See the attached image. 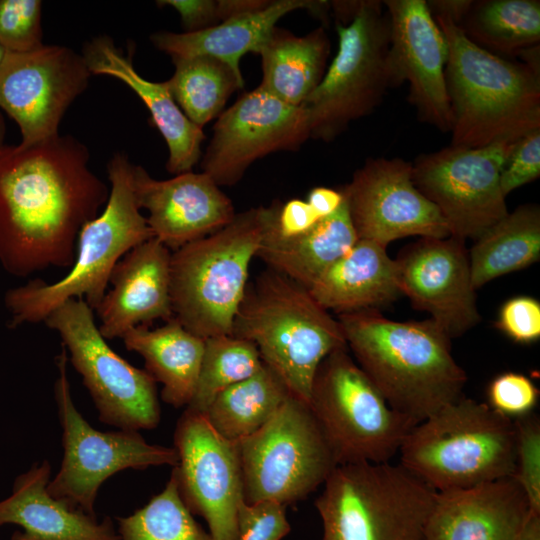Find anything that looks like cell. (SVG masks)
<instances>
[{
    "label": "cell",
    "instance_id": "1",
    "mask_svg": "<svg viewBox=\"0 0 540 540\" xmlns=\"http://www.w3.org/2000/svg\"><path fill=\"white\" fill-rule=\"evenodd\" d=\"M89 157L70 135L0 148V264L8 273L71 267L81 228L110 191Z\"/></svg>",
    "mask_w": 540,
    "mask_h": 540
},
{
    "label": "cell",
    "instance_id": "2",
    "mask_svg": "<svg viewBox=\"0 0 540 540\" xmlns=\"http://www.w3.org/2000/svg\"><path fill=\"white\" fill-rule=\"evenodd\" d=\"M347 347L389 405L415 424L462 397L465 371L431 319L398 322L375 309L339 314Z\"/></svg>",
    "mask_w": 540,
    "mask_h": 540
},
{
    "label": "cell",
    "instance_id": "3",
    "mask_svg": "<svg viewBox=\"0 0 540 540\" xmlns=\"http://www.w3.org/2000/svg\"><path fill=\"white\" fill-rule=\"evenodd\" d=\"M434 19L448 44L451 145L480 147L539 128V73L479 47L449 20Z\"/></svg>",
    "mask_w": 540,
    "mask_h": 540
},
{
    "label": "cell",
    "instance_id": "4",
    "mask_svg": "<svg viewBox=\"0 0 540 540\" xmlns=\"http://www.w3.org/2000/svg\"><path fill=\"white\" fill-rule=\"evenodd\" d=\"M134 168L123 152H117L108 162V200L100 214L81 228L74 262L64 277L53 283L31 280L6 292L4 303L12 328L44 322L52 311L71 299H83L96 310L119 260L153 238L137 202Z\"/></svg>",
    "mask_w": 540,
    "mask_h": 540
},
{
    "label": "cell",
    "instance_id": "5",
    "mask_svg": "<svg viewBox=\"0 0 540 540\" xmlns=\"http://www.w3.org/2000/svg\"><path fill=\"white\" fill-rule=\"evenodd\" d=\"M232 335L252 342L262 362L307 404L321 362L347 347L339 321L309 290L270 269L247 286Z\"/></svg>",
    "mask_w": 540,
    "mask_h": 540
},
{
    "label": "cell",
    "instance_id": "6",
    "mask_svg": "<svg viewBox=\"0 0 540 540\" xmlns=\"http://www.w3.org/2000/svg\"><path fill=\"white\" fill-rule=\"evenodd\" d=\"M280 202L236 213L223 228L171 254L173 318L207 339L232 335L249 268Z\"/></svg>",
    "mask_w": 540,
    "mask_h": 540
},
{
    "label": "cell",
    "instance_id": "7",
    "mask_svg": "<svg viewBox=\"0 0 540 540\" xmlns=\"http://www.w3.org/2000/svg\"><path fill=\"white\" fill-rule=\"evenodd\" d=\"M398 453L400 464L436 492L468 489L513 476L515 424L462 396L417 423Z\"/></svg>",
    "mask_w": 540,
    "mask_h": 540
},
{
    "label": "cell",
    "instance_id": "8",
    "mask_svg": "<svg viewBox=\"0 0 540 540\" xmlns=\"http://www.w3.org/2000/svg\"><path fill=\"white\" fill-rule=\"evenodd\" d=\"M436 495L401 464L337 465L315 500L323 540H426Z\"/></svg>",
    "mask_w": 540,
    "mask_h": 540
},
{
    "label": "cell",
    "instance_id": "9",
    "mask_svg": "<svg viewBox=\"0 0 540 540\" xmlns=\"http://www.w3.org/2000/svg\"><path fill=\"white\" fill-rule=\"evenodd\" d=\"M308 405L337 465L390 462L416 425L389 405L348 347L321 362Z\"/></svg>",
    "mask_w": 540,
    "mask_h": 540
},
{
    "label": "cell",
    "instance_id": "10",
    "mask_svg": "<svg viewBox=\"0 0 540 540\" xmlns=\"http://www.w3.org/2000/svg\"><path fill=\"white\" fill-rule=\"evenodd\" d=\"M383 2L361 1L353 18L336 25L338 50L320 83L303 102L310 138L331 141L370 114L393 87L390 28Z\"/></svg>",
    "mask_w": 540,
    "mask_h": 540
},
{
    "label": "cell",
    "instance_id": "11",
    "mask_svg": "<svg viewBox=\"0 0 540 540\" xmlns=\"http://www.w3.org/2000/svg\"><path fill=\"white\" fill-rule=\"evenodd\" d=\"M236 442L246 503H296L337 466L309 405L292 394L264 426Z\"/></svg>",
    "mask_w": 540,
    "mask_h": 540
},
{
    "label": "cell",
    "instance_id": "12",
    "mask_svg": "<svg viewBox=\"0 0 540 540\" xmlns=\"http://www.w3.org/2000/svg\"><path fill=\"white\" fill-rule=\"evenodd\" d=\"M68 353L56 357L58 377L54 397L62 427L63 459L47 485L48 492L70 506L95 515L98 490L109 477L126 470L176 466L174 447L149 444L138 431L103 432L93 428L76 408L67 374Z\"/></svg>",
    "mask_w": 540,
    "mask_h": 540
},
{
    "label": "cell",
    "instance_id": "13",
    "mask_svg": "<svg viewBox=\"0 0 540 540\" xmlns=\"http://www.w3.org/2000/svg\"><path fill=\"white\" fill-rule=\"evenodd\" d=\"M44 322L61 337L102 423L133 431L157 427L161 412L156 381L107 344L85 300L66 301Z\"/></svg>",
    "mask_w": 540,
    "mask_h": 540
},
{
    "label": "cell",
    "instance_id": "14",
    "mask_svg": "<svg viewBox=\"0 0 540 540\" xmlns=\"http://www.w3.org/2000/svg\"><path fill=\"white\" fill-rule=\"evenodd\" d=\"M520 138L480 147L450 145L412 163L414 185L436 206L451 237L476 240L508 214L500 175Z\"/></svg>",
    "mask_w": 540,
    "mask_h": 540
},
{
    "label": "cell",
    "instance_id": "15",
    "mask_svg": "<svg viewBox=\"0 0 540 540\" xmlns=\"http://www.w3.org/2000/svg\"><path fill=\"white\" fill-rule=\"evenodd\" d=\"M90 76L82 54L66 46L43 44L29 52H5L0 63V109L19 127L20 145L60 135L65 112L84 92Z\"/></svg>",
    "mask_w": 540,
    "mask_h": 540
},
{
    "label": "cell",
    "instance_id": "16",
    "mask_svg": "<svg viewBox=\"0 0 540 540\" xmlns=\"http://www.w3.org/2000/svg\"><path fill=\"white\" fill-rule=\"evenodd\" d=\"M173 467L180 496L207 523L214 540H237L243 479L236 441L221 436L204 414L185 409L177 421Z\"/></svg>",
    "mask_w": 540,
    "mask_h": 540
},
{
    "label": "cell",
    "instance_id": "17",
    "mask_svg": "<svg viewBox=\"0 0 540 540\" xmlns=\"http://www.w3.org/2000/svg\"><path fill=\"white\" fill-rule=\"evenodd\" d=\"M309 138L306 109L258 86L218 116L201 169L220 187L234 185L256 160L296 150Z\"/></svg>",
    "mask_w": 540,
    "mask_h": 540
},
{
    "label": "cell",
    "instance_id": "18",
    "mask_svg": "<svg viewBox=\"0 0 540 540\" xmlns=\"http://www.w3.org/2000/svg\"><path fill=\"white\" fill-rule=\"evenodd\" d=\"M340 190L358 239L386 247L408 236H450L436 206L414 185L412 163L401 158L368 159Z\"/></svg>",
    "mask_w": 540,
    "mask_h": 540
},
{
    "label": "cell",
    "instance_id": "19",
    "mask_svg": "<svg viewBox=\"0 0 540 540\" xmlns=\"http://www.w3.org/2000/svg\"><path fill=\"white\" fill-rule=\"evenodd\" d=\"M389 20L388 61L392 85L409 84V102L419 118L450 132L452 113L446 89V38L425 0L383 2Z\"/></svg>",
    "mask_w": 540,
    "mask_h": 540
},
{
    "label": "cell",
    "instance_id": "20",
    "mask_svg": "<svg viewBox=\"0 0 540 540\" xmlns=\"http://www.w3.org/2000/svg\"><path fill=\"white\" fill-rule=\"evenodd\" d=\"M464 243L451 236L421 238L395 259L400 294L450 338L481 320Z\"/></svg>",
    "mask_w": 540,
    "mask_h": 540
},
{
    "label": "cell",
    "instance_id": "21",
    "mask_svg": "<svg viewBox=\"0 0 540 540\" xmlns=\"http://www.w3.org/2000/svg\"><path fill=\"white\" fill-rule=\"evenodd\" d=\"M134 189L153 237L170 250L223 228L236 214L231 199L204 172L158 180L135 165Z\"/></svg>",
    "mask_w": 540,
    "mask_h": 540
},
{
    "label": "cell",
    "instance_id": "22",
    "mask_svg": "<svg viewBox=\"0 0 540 540\" xmlns=\"http://www.w3.org/2000/svg\"><path fill=\"white\" fill-rule=\"evenodd\" d=\"M171 250L150 238L127 252L110 277L111 288L96 308L98 329L106 339L155 320L173 318Z\"/></svg>",
    "mask_w": 540,
    "mask_h": 540
},
{
    "label": "cell",
    "instance_id": "23",
    "mask_svg": "<svg viewBox=\"0 0 540 540\" xmlns=\"http://www.w3.org/2000/svg\"><path fill=\"white\" fill-rule=\"evenodd\" d=\"M531 511L513 476L437 492L426 540H516Z\"/></svg>",
    "mask_w": 540,
    "mask_h": 540
},
{
    "label": "cell",
    "instance_id": "24",
    "mask_svg": "<svg viewBox=\"0 0 540 540\" xmlns=\"http://www.w3.org/2000/svg\"><path fill=\"white\" fill-rule=\"evenodd\" d=\"M91 75L114 77L143 101L151 122L164 138L169 157L167 170L175 175L192 171L202 157L203 128L190 121L172 97L166 82L145 79L135 69L131 55H125L109 36H97L81 53Z\"/></svg>",
    "mask_w": 540,
    "mask_h": 540
},
{
    "label": "cell",
    "instance_id": "25",
    "mask_svg": "<svg viewBox=\"0 0 540 540\" xmlns=\"http://www.w3.org/2000/svg\"><path fill=\"white\" fill-rule=\"evenodd\" d=\"M51 467L47 460L19 475L12 493L0 501V526L14 524L11 540H120L112 520L99 522L47 490Z\"/></svg>",
    "mask_w": 540,
    "mask_h": 540
},
{
    "label": "cell",
    "instance_id": "26",
    "mask_svg": "<svg viewBox=\"0 0 540 540\" xmlns=\"http://www.w3.org/2000/svg\"><path fill=\"white\" fill-rule=\"evenodd\" d=\"M330 7L328 1L275 0L258 11L228 19L207 29L182 33L162 31L152 34L150 40L171 59L207 55L226 63L242 75V57L247 53L258 54L282 17L305 9L324 19Z\"/></svg>",
    "mask_w": 540,
    "mask_h": 540
},
{
    "label": "cell",
    "instance_id": "27",
    "mask_svg": "<svg viewBox=\"0 0 540 540\" xmlns=\"http://www.w3.org/2000/svg\"><path fill=\"white\" fill-rule=\"evenodd\" d=\"M308 290L320 306L338 315L375 309L400 294L396 262L386 247L358 239Z\"/></svg>",
    "mask_w": 540,
    "mask_h": 540
},
{
    "label": "cell",
    "instance_id": "28",
    "mask_svg": "<svg viewBox=\"0 0 540 540\" xmlns=\"http://www.w3.org/2000/svg\"><path fill=\"white\" fill-rule=\"evenodd\" d=\"M276 217L256 257L307 289L358 241L345 199L337 211L295 237L282 238L274 232Z\"/></svg>",
    "mask_w": 540,
    "mask_h": 540
},
{
    "label": "cell",
    "instance_id": "29",
    "mask_svg": "<svg viewBox=\"0 0 540 540\" xmlns=\"http://www.w3.org/2000/svg\"><path fill=\"white\" fill-rule=\"evenodd\" d=\"M121 339L127 350L143 357L145 370L162 385V400L175 408L187 407L196 387L205 339L174 318L155 329L132 328Z\"/></svg>",
    "mask_w": 540,
    "mask_h": 540
},
{
    "label": "cell",
    "instance_id": "30",
    "mask_svg": "<svg viewBox=\"0 0 540 540\" xmlns=\"http://www.w3.org/2000/svg\"><path fill=\"white\" fill-rule=\"evenodd\" d=\"M330 41L324 28L297 36L276 27L259 51V86L285 103L301 106L320 83Z\"/></svg>",
    "mask_w": 540,
    "mask_h": 540
},
{
    "label": "cell",
    "instance_id": "31",
    "mask_svg": "<svg viewBox=\"0 0 540 540\" xmlns=\"http://www.w3.org/2000/svg\"><path fill=\"white\" fill-rule=\"evenodd\" d=\"M468 256L475 290L537 262L540 258L539 206L524 204L508 212L475 240Z\"/></svg>",
    "mask_w": 540,
    "mask_h": 540
},
{
    "label": "cell",
    "instance_id": "32",
    "mask_svg": "<svg viewBox=\"0 0 540 540\" xmlns=\"http://www.w3.org/2000/svg\"><path fill=\"white\" fill-rule=\"evenodd\" d=\"M290 394L263 363L255 374L220 392L204 415L221 436L239 441L264 426Z\"/></svg>",
    "mask_w": 540,
    "mask_h": 540
},
{
    "label": "cell",
    "instance_id": "33",
    "mask_svg": "<svg viewBox=\"0 0 540 540\" xmlns=\"http://www.w3.org/2000/svg\"><path fill=\"white\" fill-rule=\"evenodd\" d=\"M479 47L502 56H520L539 46V0H482L473 4L459 25Z\"/></svg>",
    "mask_w": 540,
    "mask_h": 540
},
{
    "label": "cell",
    "instance_id": "34",
    "mask_svg": "<svg viewBox=\"0 0 540 540\" xmlns=\"http://www.w3.org/2000/svg\"><path fill=\"white\" fill-rule=\"evenodd\" d=\"M175 71L166 82L177 105L197 126L218 117L228 98L244 86L243 76L207 55L172 59Z\"/></svg>",
    "mask_w": 540,
    "mask_h": 540
},
{
    "label": "cell",
    "instance_id": "35",
    "mask_svg": "<svg viewBox=\"0 0 540 540\" xmlns=\"http://www.w3.org/2000/svg\"><path fill=\"white\" fill-rule=\"evenodd\" d=\"M262 366L257 347L248 340L233 335L205 339L196 387L185 409L205 414L220 392L252 376Z\"/></svg>",
    "mask_w": 540,
    "mask_h": 540
},
{
    "label": "cell",
    "instance_id": "36",
    "mask_svg": "<svg viewBox=\"0 0 540 540\" xmlns=\"http://www.w3.org/2000/svg\"><path fill=\"white\" fill-rule=\"evenodd\" d=\"M117 522L120 540H214L184 504L173 470L160 493Z\"/></svg>",
    "mask_w": 540,
    "mask_h": 540
},
{
    "label": "cell",
    "instance_id": "37",
    "mask_svg": "<svg viewBox=\"0 0 540 540\" xmlns=\"http://www.w3.org/2000/svg\"><path fill=\"white\" fill-rule=\"evenodd\" d=\"M40 0H0V47L23 53L43 45Z\"/></svg>",
    "mask_w": 540,
    "mask_h": 540
},
{
    "label": "cell",
    "instance_id": "38",
    "mask_svg": "<svg viewBox=\"0 0 540 540\" xmlns=\"http://www.w3.org/2000/svg\"><path fill=\"white\" fill-rule=\"evenodd\" d=\"M513 421L516 431L513 477L523 490L531 510L540 513V422L531 414Z\"/></svg>",
    "mask_w": 540,
    "mask_h": 540
},
{
    "label": "cell",
    "instance_id": "39",
    "mask_svg": "<svg viewBox=\"0 0 540 540\" xmlns=\"http://www.w3.org/2000/svg\"><path fill=\"white\" fill-rule=\"evenodd\" d=\"M487 394V404L511 420L531 414L539 398L535 384L524 374L516 372H505L495 377Z\"/></svg>",
    "mask_w": 540,
    "mask_h": 540
},
{
    "label": "cell",
    "instance_id": "40",
    "mask_svg": "<svg viewBox=\"0 0 540 540\" xmlns=\"http://www.w3.org/2000/svg\"><path fill=\"white\" fill-rule=\"evenodd\" d=\"M284 505L273 501L246 503L237 511V540H282L291 529Z\"/></svg>",
    "mask_w": 540,
    "mask_h": 540
},
{
    "label": "cell",
    "instance_id": "41",
    "mask_svg": "<svg viewBox=\"0 0 540 540\" xmlns=\"http://www.w3.org/2000/svg\"><path fill=\"white\" fill-rule=\"evenodd\" d=\"M540 175V127L523 135L515 144L500 175V186L506 197L513 190Z\"/></svg>",
    "mask_w": 540,
    "mask_h": 540
},
{
    "label": "cell",
    "instance_id": "42",
    "mask_svg": "<svg viewBox=\"0 0 540 540\" xmlns=\"http://www.w3.org/2000/svg\"><path fill=\"white\" fill-rule=\"evenodd\" d=\"M497 326L512 340L531 343L540 338V303L529 296L514 297L500 309Z\"/></svg>",
    "mask_w": 540,
    "mask_h": 540
},
{
    "label": "cell",
    "instance_id": "43",
    "mask_svg": "<svg viewBox=\"0 0 540 540\" xmlns=\"http://www.w3.org/2000/svg\"><path fill=\"white\" fill-rule=\"evenodd\" d=\"M156 3L177 11L184 32L207 29L222 22L219 0H161Z\"/></svg>",
    "mask_w": 540,
    "mask_h": 540
},
{
    "label": "cell",
    "instance_id": "44",
    "mask_svg": "<svg viewBox=\"0 0 540 540\" xmlns=\"http://www.w3.org/2000/svg\"><path fill=\"white\" fill-rule=\"evenodd\" d=\"M321 218L306 200L291 199L280 203L274 232L282 238H291L310 230Z\"/></svg>",
    "mask_w": 540,
    "mask_h": 540
},
{
    "label": "cell",
    "instance_id": "45",
    "mask_svg": "<svg viewBox=\"0 0 540 540\" xmlns=\"http://www.w3.org/2000/svg\"><path fill=\"white\" fill-rule=\"evenodd\" d=\"M306 201L320 218H324L339 209L344 196L341 190L320 186L310 190Z\"/></svg>",
    "mask_w": 540,
    "mask_h": 540
},
{
    "label": "cell",
    "instance_id": "46",
    "mask_svg": "<svg viewBox=\"0 0 540 540\" xmlns=\"http://www.w3.org/2000/svg\"><path fill=\"white\" fill-rule=\"evenodd\" d=\"M473 1L471 0H432L427 1L428 8L433 17L449 20L460 25L469 12Z\"/></svg>",
    "mask_w": 540,
    "mask_h": 540
},
{
    "label": "cell",
    "instance_id": "47",
    "mask_svg": "<svg viewBox=\"0 0 540 540\" xmlns=\"http://www.w3.org/2000/svg\"><path fill=\"white\" fill-rule=\"evenodd\" d=\"M516 540H540L539 513L530 512Z\"/></svg>",
    "mask_w": 540,
    "mask_h": 540
},
{
    "label": "cell",
    "instance_id": "48",
    "mask_svg": "<svg viewBox=\"0 0 540 540\" xmlns=\"http://www.w3.org/2000/svg\"><path fill=\"white\" fill-rule=\"evenodd\" d=\"M5 133H6L5 122H4V118L2 114L0 113V148L5 145L4 144Z\"/></svg>",
    "mask_w": 540,
    "mask_h": 540
},
{
    "label": "cell",
    "instance_id": "49",
    "mask_svg": "<svg viewBox=\"0 0 540 540\" xmlns=\"http://www.w3.org/2000/svg\"><path fill=\"white\" fill-rule=\"evenodd\" d=\"M5 55V51L0 47V63Z\"/></svg>",
    "mask_w": 540,
    "mask_h": 540
}]
</instances>
